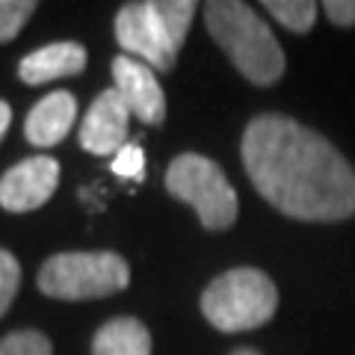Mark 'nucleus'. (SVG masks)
Returning a JSON list of instances; mask_svg holds the SVG:
<instances>
[{"label":"nucleus","mask_w":355,"mask_h":355,"mask_svg":"<svg viewBox=\"0 0 355 355\" xmlns=\"http://www.w3.org/2000/svg\"><path fill=\"white\" fill-rule=\"evenodd\" d=\"M243 166L275 210L302 222L355 214V169L317 130L291 116L263 113L243 133Z\"/></svg>","instance_id":"f257e3e1"},{"label":"nucleus","mask_w":355,"mask_h":355,"mask_svg":"<svg viewBox=\"0 0 355 355\" xmlns=\"http://www.w3.org/2000/svg\"><path fill=\"white\" fill-rule=\"evenodd\" d=\"M205 24L210 36L234 62V69L254 86H272L284 74V51L272 30L252 6L240 0H210L205 3Z\"/></svg>","instance_id":"f03ea898"},{"label":"nucleus","mask_w":355,"mask_h":355,"mask_svg":"<svg viewBox=\"0 0 355 355\" xmlns=\"http://www.w3.org/2000/svg\"><path fill=\"white\" fill-rule=\"evenodd\" d=\"M198 12L193 0H137L125 3L116 15V42L125 57L146 62L148 69L169 71L178 51Z\"/></svg>","instance_id":"7ed1b4c3"},{"label":"nucleus","mask_w":355,"mask_h":355,"mask_svg":"<svg viewBox=\"0 0 355 355\" xmlns=\"http://www.w3.org/2000/svg\"><path fill=\"white\" fill-rule=\"evenodd\" d=\"M279 308V291L272 279L254 266L228 270L202 293L205 320L219 331H252L272 320Z\"/></svg>","instance_id":"20e7f679"},{"label":"nucleus","mask_w":355,"mask_h":355,"mask_svg":"<svg viewBox=\"0 0 355 355\" xmlns=\"http://www.w3.org/2000/svg\"><path fill=\"white\" fill-rule=\"evenodd\" d=\"M130 266L116 252H65L39 270V291L53 299H98L125 291Z\"/></svg>","instance_id":"39448f33"},{"label":"nucleus","mask_w":355,"mask_h":355,"mask_svg":"<svg viewBox=\"0 0 355 355\" xmlns=\"http://www.w3.org/2000/svg\"><path fill=\"white\" fill-rule=\"evenodd\" d=\"M166 190L190 205L207 231H225L237 222V193L216 160L181 154L166 169Z\"/></svg>","instance_id":"423d86ee"},{"label":"nucleus","mask_w":355,"mask_h":355,"mask_svg":"<svg viewBox=\"0 0 355 355\" xmlns=\"http://www.w3.org/2000/svg\"><path fill=\"white\" fill-rule=\"evenodd\" d=\"M60 184V163L53 157H27L0 178V207L27 214L42 207Z\"/></svg>","instance_id":"0eeeda50"},{"label":"nucleus","mask_w":355,"mask_h":355,"mask_svg":"<svg viewBox=\"0 0 355 355\" xmlns=\"http://www.w3.org/2000/svg\"><path fill=\"white\" fill-rule=\"evenodd\" d=\"M113 89L121 95L128 110L146 125H160L166 119V95L157 83V74L146 62L133 57H116L113 60Z\"/></svg>","instance_id":"6e6552de"},{"label":"nucleus","mask_w":355,"mask_h":355,"mask_svg":"<svg viewBox=\"0 0 355 355\" xmlns=\"http://www.w3.org/2000/svg\"><path fill=\"white\" fill-rule=\"evenodd\" d=\"M128 119L130 110L121 101V95L116 89H107L95 98V104L89 107V113L80 125V146L89 154L107 157L116 154L128 146Z\"/></svg>","instance_id":"1a4fd4ad"},{"label":"nucleus","mask_w":355,"mask_h":355,"mask_svg":"<svg viewBox=\"0 0 355 355\" xmlns=\"http://www.w3.org/2000/svg\"><path fill=\"white\" fill-rule=\"evenodd\" d=\"M77 119V101L71 92L57 89V92L44 95L42 101L30 110L24 121V137L39 148H51L69 137V130Z\"/></svg>","instance_id":"9d476101"},{"label":"nucleus","mask_w":355,"mask_h":355,"mask_svg":"<svg viewBox=\"0 0 355 355\" xmlns=\"http://www.w3.org/2000/svg\"><path fill=\"white\" fill-rule=\"evenodd\" d=\"M86 69V48L80 42H53L27 53L18 65V77L27 86H39L60 77L80 74Z\"/></svg>","instance_id":"9b49d317"},{"label":"nucleus","mask_w":355,"mask_h":355,"mask_svg":"<svg viewBox=\"0 0 355 355\" xmlns=\"http://www.w3.org/2000/svg\"><path fill=\"white\" fill-rule=\"evenodd\" d=\"M92 355H151V335L139 320L116 317L98 329Z\"/></svg>","instance_id":"f8f14e48"},{"label":"nucleus","mask_w":355,"mask_h":355,"mask_svg":"<svg viewBox=\"0 0 355 355\" xmlns=\"http://www.w3.org/2000/svg\"><path fill=\"white\" fill-rule=\"evenodd\" d=\"M263 9L293 33H308L317 21V3L311 0H266Z\"/></svg>","instance_id":"ddd939ff"},{"label":"nucleus","mask_w":355,"mask_h":355,"mask_svg":"<svg viewBox=\"0 0 355 355\" xmlns=\"http://www.w3.org/2000/svg\"><path fill=\"white\" fill-rule=\"evenodd\" d=\"M0 355H53L48 335L36 329H21L0 340Z\"/></svg>","instance_id":"4468645a"},{"label":"nucleus","mask_w":355,"mask_h":355,"mask_svg":"<svg viewBox=\"0 0 355 355\" xmlns=\"http://www.w3.org/2000/svg\"><path fill=\"white\" fill-rule=\"evenodd\" d=\"M33 12H36L33 0H0V44L15 39Z\"/></svg>","instance_id":"2eb2a0df"},{"label":"nucleus","mask_w":355,"mask_h":355,"mask_svg":"<svg viewBox=\"0 0 355 355\" xmlns=\"http://www.w3.org/2000/svg\"><path fill=\"white\" fill-rule=\"evenodd\" d=\"M18 284H21V263L15 261L12 252L0 249V317H3L9 311V305H12Z\"/></svg>","instance_id":"dca6fc26"},{"label":"nucleus","mask_w":355,"mask_h":355,"mask_svg":"<svg viewBox=\"0 0 355 355\" xmlns=\"http://www.w3.org/2000/svg\"><path fill=\"white\" fill-rule=\"evenodd\" d=\"M113 172L121 178L142 181V175H146V154H142V148L137 142H128V146L113 157Z\"/></svg>","instance_id":"f3484780"},{"label":"nucleus","mask_w":355,"mask_h":355,"mask_svg":"<svg viewBox=\"0 0 355 355\" xmlns=\"http://www.w3.org/2000/svg\"><path fill=\"white\" fill-rule=\"evenodd\" d=\"M323 12L329 21H335L340 27H352L355 24V0H326Z\"/></svg>","instance_id":"a211bd4d"},{"label":"nucleus","mask_w":355,"mask_h":355,"mask_svg":"<svg viewBox=\"0 0 355 355\" xmlns=\"http://www.w3.org/2000/svg\"><path fill=\"white\" fill-rule=\"evenodd\" d=\"M9 121H12V107H9L6 101H0V139L6 137V130H9Z\"/></svg>","instance_id":"6ab92c4d"},{"label":"nucleus","mask_w":355,"mask_h":355,"mask_svg":"<svg viewBox=\"0 0 355 355\" xmlns=\"http://www.w3.org/2000/svg\"><path fill=\"white\" fill-rule=\"evenodd\" d=\"M231 355H261V352H254V349H234Z\"/></svg>","instance_id":"aec40b11"}]
</instances>
